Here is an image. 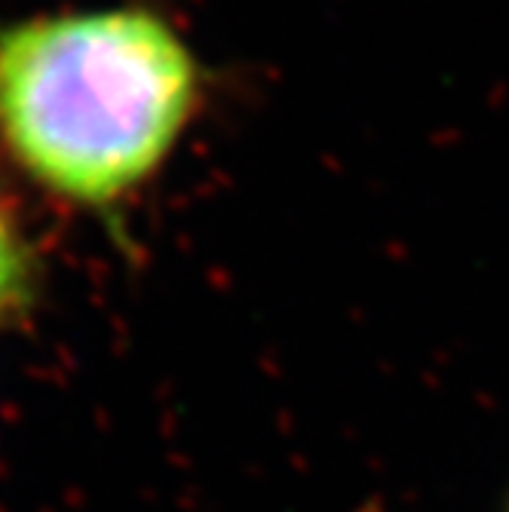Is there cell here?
Returning a JSON list of instances; mask_svg holds the SVG:
<instances>
[{
	"mask_svg": "<svg viewBox=\"0 0 509 512\" xmlns=\"http://www.w3.org/2000/svg\"><path fill=\"white\" fill-rule=\"evenodd\" d=\"M203 92L163 16L105 7L0 25V148L59 203L111 215L163 169Z\"/></svg>",
	"mask_w": 509,
	"mask_h": 512,
	"instance_id": "obj_1",
	"label": "cell"
},
{
	"mask_svg": "<svg viewBox=\"0 0 509 512\" xmlns=\"http://www.w3.org/2000/svg\"><path fill=\"white\" fill-rule=\"evenodd\" d=\"M37 289V255L10 203L0 197V329L28 310Z\"/></svg>",
	"mask_w": 509,
	"mask_h": 512,
	"instance_id": "obj_2",
	"label": "cell"
}]
</instances>
